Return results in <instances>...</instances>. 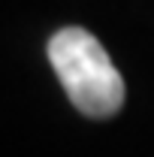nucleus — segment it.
<instances>
[{"mask_svg": "<svg viewBox=\"0 0 154 157\" xmlns=\"http://www.w3.org/2000/svg\"><path fill=\"white\" fill-rule=\"evenodd\" d=\"M48 63L73 106L88 118H112L124 106V78L106 48L85 27H64L48 39Z\"/></svg>", "mask_w": 154, "mask_h": 157, "instance_id": "1", "label": "nucleus"}]
</instances>
